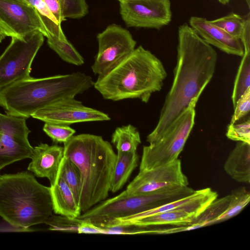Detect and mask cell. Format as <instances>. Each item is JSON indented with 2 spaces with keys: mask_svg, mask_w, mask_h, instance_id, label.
Wrapping results in <instances>:
<instances>
[{
  "mask_svg": "<svg viewBox=\"0 0 250 250\" xmlns=\"http://www.w3.org/2000/svg\"><path fill=\"white\" fill-rule=\"evenodd\" d=\"M246 1V3L248 6V7L250 8V0H245Z\"/></svg>",
  "mask_w": 250,
  "mask_h": 250,
  "instance_id": "36",
  "label": "cell"
},
{
  "mask_svg": "<svg viewBox=\"0 0 250 250\" xmlns=\"http://www.w3.org/2000/svg\"><path fill=\"white\" fill-rule=\"evenodd\" d=\"M63 157V147L41 143L33 147L27 169L38 177L47 178L51 186L56 182Z\"/></svg>",
  "mask_w": 250,
  "mask_h": 250,
  "instance_id": "16",
  "label": "cell"
},
{
  "mask_svg": "<svg viewBox=\"0 0 250 250\" xmlns=\"http://www.w3.org/2000/svg\"><path fill=\"white\" fill-rule=\"evenodd\" d=\"M195 107L189 106L157 140L143 146L139 171L161 166L178 159L194 125Z\"/></svg>",
  "mask_w": 250,
  "mask_h": 250,
  "instance_id": "7",
  "label": "cell"
},
{
  "mask_svg": "<svg viewBox=\"0 0 250 250\" xmlns=\"http://www.w3.org/2000/svg\"><path fill=\"white\" fill-rule=\"evenodd\" d=\"M25 118L0 113V170L15 162L30 158L33 147Z\"/></svg>",
  "mask_w": 250,
  "mask_h": 250,
  "instance_id": "10",
  "label": "cell"
},
{
  "mask_svg": "<svg viewBox=\"0 0 250 250\" xmlns=\"http://www.w3.org/2000/svg\"><path fill=\"white\" fill-rule=\"evenodd\" d=\"M63 144V156L80 173L79 205L82 213L108 197L117 154L110 143L99 135H73Z\"/></svg>",
  "mask_w": 250,
  "mask_h": 250,
  "instance_id": "2",
  "label": "cell"
},
{
  "mask_svg": "<svg viewBox=\"0 0 250 250\" xmlns=\"http://www.w3.org/2000/svg\"><path fill=\"white\" fill-rule=\"evenodd\" d=\"M118 0L119 1H120V0Z\"/></svg>",
  "mask_w": 250,
  "mask_h": 250,
  "instance_id": "37",
  "label": "cell"
},
{
  "mask_svg": "<svg viewBox=\"0 0 250 250\" xmlns=\"http://www.w3.org/2000/svg\"><path fill=\"white\" fill-rule=\"evenodd\" d=\"M78 233L103 234L104 231L102 228L83 221L79 228Z\"/></svg>",
  "mask_w": 250,
  "mask_h": 250,
  "instance_id": "33",
  "label": "cell"
},
{
  "mask_svg": "<svg viewBox=\"0 0 250 250\" xmlns=\"http://www.w3.org/2000/svg\"><path fill=\"white\" fill-rule=\"evenodd\" d=\"M192 192V189L188 186L168 187L137 195H128L124 190L116 196L101 201L78 218L101 227L112 220L157 208Z\"/></svg>",
  "mask_w": 250,
  "mask_h": 250,
  "instance_id": "6",
  "label": "cell"
},
{
  "mask_svg": "<svg viewBox=\"0 0 250 250\" xmlns=\"http://www.w3.org/2000/svg\"><path fill=\"white\" fill-rule=\"evenodd\" d=\"M197 216L182 211H173L154 214L133 219H118L112 220L100 228L117 225L134 224L141 226L190 225Z\"/></svg>",
  "mask_w": 250,
  "mask_h": 250,
  "instance_id": "17",
  "label": "cell"
},
{
  "mask_svg": "<svg viewBox=\"0 0 250 250\" xmlns=\"http://www.w3.org/2000/svg\"><path fill=\"white\" fill-rule=\"evenodd\" d=\"M7 35L5 33V31L1 27L0 25V43L2 42V41L7 37Z\"/></svg>",
  "mask_w": 250,
  "mask_h": 250,
  "instance_id": "34",
  "label": "cell"
},
{
  "mask_svg": "<svg viewBox=\"0 0 250 250\" xmlns=\"http://www.w3.org/2000/svg\"><path fill=\"white\" fill-rule=\"evenodd\" d=\"M120 13L128 27L160 29L171 19L169 0H121Z\"/></svg>",
  "mask_w": 250,
  "mask_h": 250,
  "instance_id": "11",
  "label": "cell"
},
{
  "mask_svg": "<svg viewBox=\"0 0 250 250\" xmlns=\"http://www.w3.org/2000/svg\"><path fill=\"white\" fill-rule=\"evenodd\" d=\"M250 201V194L245 187L235 189L230 194L228 208L214 221V224L221 222L236 216L247 206Z\"/></svg>",
  "mask_w": 250,
  "mask_h": 250,
  "instance_id": "25",
  "label": "cell"
},
{
  "mask_svg": "<svg viewBox=\"0 0 250 250\" xmlns=\"http://www.w3.org/2000/svg\"><path fill=\"white\" fill-rule=\"evenodd\" d=\"M188 185V179L182 169L181 161L177 159L161 166L139 171L125 191L128 195H143L167 187Z\"/></svg>",
  "mask_w": 250,
  "mask_h": 250,
  "instance_id": "13",
  "label": "cell"
},
{
  "mask_svg": "<svg viewBox=\"0 0 250 250\" xmlns=\"http://www.w3.org/2000/svg\"><path fill=\"white\" fill-rule=\"evenodd\" d=\"M234 112L230 124L236 123L247 115L250 109V87L239 98L233 107Z\"/></svg>",
  "mask_w": 250,
  "mask_h": 250,
  "instance_id": "32",
  "label": "cell"
},
{
  "mask_svg": "<svg viewBox=\"0 0 250 250\" xmlns=\"http://www.w3.org/2000/svg\"><path fill=\"white\" fill-rule=\"evenodd\" d=\"M50 188L53 212L56 214L77 218L82 214L72 191L61 177L58 175L55 184Z\"/></svg>",
  "mask_w": 250,
  "mask_h": 250,
  "instance_id": "19",
  "label": "cell"
},
{
  "mask_svg": "<svg viewBox=\"0 0 250 250\" xmlns=\"http://www.w3.org/2000/svg\"><path fill=\"white\" fill-rule=\"evenodd\" d=\"M226 135L231 140L250 144V119L240 124H229Z\"/></svg>",
  "mask_w": 250,
  "mask_h": 250,
  "instance_id": "31",
  "label": "cell"
},
{
  "mask_svg": "<svg viewBox=\"0 0 250 250\" xmlns=\"http://www.w3.org/2000/svg\"><path fill=\"white\" fill-rule=\"evenodd\" d=\"M97 38L98 51L91 69L98 77L113 70L135 49L136 42L130 33L116 24L108 25Z\"/></svg>",
  "mask_w": 250,
  "mask_h": 250,
  "instance_id": "9",
  "label": "cell"
},
{
  "mask_svg": "<svg viewBox=\"0 0 250 250\" xmlns=\"http://www.w3.org/2000/svg\"><path fill=\"white\" fill-rule=\"evenodd\" d=\"M59 23L66 18L78 19L88 13L85 0H43Z\"/></svg>",
  "mask_w": 250,
  "mask_h": 250,
  "instance_id": "21",
  "label": "cell"
},
{
  "mask_svg": "<svg viewBox=\"0 0 250 250\" xmlns=\"http://www.w3.org/2000/svg\"><path fill=\"white\" fill-rule=\"evenodd\" d=\"M47 44L64 62L75 65H82L84 59L68 40H63L49 34L46 37Z\"/></svg>",
  "mask_w": 250,
  "mask_h": 250,
  "instance_id": "23",
  "label": "cell"
},
{
  "mask_svg": "<svg viewBox=\"0 0 250 250\" xmlns=\"http://www.w3.org/2000/svg\"><path fill=\"white\" fill-rule=\"evenodd\" d=\"M225 172L236 182H250V144L238 142L224 166Z\"/></svg>",
  "mask_w": 250,
  "mask_h": 250,
  "instance_id": "18",
  "label": "cell"
},
{
  "mask_svg": "<svg viewBox=\"0 0 250 250\" xmlns=\"http://www.w3.org/2000/svg\"><path fill=\"white\" fill-rule=\"evenodd\" d=\"M229 199L230 195L219 199L216 198L194 220L190 225H194L197 228H199L214 224V221L228 208Z\"/></svg>",
  "mask_w": 250,
  "mask_h": 250,
  "instance_id": "27",
  "label": "cell"
},
{
  "mask_svg": "<svg viewBox=\"0 0 250 250\" xmlns=\"http://www.w3.org/2000/svg\"><path fill=\"white\" fill-rule=\"evenodd\" d=\"M58 175L61 177L69 187L79 205L81 191V178L78 168L69 159L63 156Z\"/></svg>",
  "mask_w": 250,
  "mask_h": 250,
  "instance_id": "26",
  "label": "cell"
},
{
  "mask_svg": "<svg viewBox=\"0 0 250 250\" xmlns=\"http://www.w3.org/2000/svg\"><path fill=\"white\" fill-rule=\"evenodd\" d=\"M0 25L11 37L22 38L37 31L48 35L37 10L20 0H0Z\"/></svg>",
  "mask_w": 250,
  "mask_h": 250,
  "instance_id": "12",
  "label": "cell"
},
{
  "mask_svg": "<svg viewBox=\"0 0 250 250\" xmlns=\"http://www.w3.org/2000/svg\"><path fill=\"white\" fill-rule=\"evenodd\" d=\"M32 117L45 123L68 125L85 122L110 120L108 114L84 106L75 98L55 102L39 110Z\"/></svg>",
  "mask_w": 250,
  "mask_h": 250,
  "instance_id": "14",
  "label": "cell"
},
{
  "mask_svg": "<svg viewBox=\"0 0 250 250\" xmlns=\"http://www.w3.org/2000/svg\"><path fill=\"white\" fill-rule=\"evenodd\" d=\"M235 79L231 100L234 107L250 85V51H244Z\"/></svg>",
  "mask_w": 250,
  "mask_h": 250,
  "instance_id": "24",
  "label": "cell"
},
{
  "mask_svg": "<svg viewBox=\"0 0 250 250\" xmlns=\"http://www.w3.org/2000/svg\"><path fill=\"white\" fill-rule=\"evenodd\" d=\"M189 26L208 44L225 53L242 57L244 46L241 40L230 35L220 27L202 17L192 16Z\"/></svg>",
  "mask_w": 250,
  "mask_h": 250,
  "instance_id": "15",
  "label": "cell"
},
{
  "mask_svg": "<svg viewBox=\"0 0 250 250\" xmlns=\"http://www.w3.org/2000/svg\"><path fill=\"white\" fill-rule=\"evenodd\" d=\"M217 54L189 25L178 28L177 62L172 85L166 96L157 124L146 137L149 144L157 140L190 105L196 106L212 78Z\"/></svg>",
  "mask_w": 250,
  "mask_h": 250,
  "instance_id": "1",
  "label": "cell"
},
{
  "mask_svg": "<svg viewBox=\"0 0 250 250\" xmlns=\"http://www.w3.org/2000/svg\"><path fill=\"white\" fill-rule=\"evenodd\" d=\"M167 73L162 62L139 46L108 74L98 77L93 86L106 100L138 98L146 103L161 90Z\"/></svg>",
  "mask_w": 250,
  "mask_h": 250,
  "instance_id": "3",
  "label": "cell"
},
{
  "mask_svg": "<svg viewBox=\"0 0 250 250\" xmlns=\"http://www.w3.org/2000/svg\"><path fill=\"white\" fill-rule=\"evenodd\" d=\"M139 161V155L137 151H117L110 191L115 193L122 189L138 167Z\"/></svg>",
  "mask_w": 250,
  "mask_h": 250,
  "instance_id": "20",
  "label": "cell"
},
{
  "mask_svg": "<svg viewBox=\"0 0 250 250\" xmlns=\"http://www.w3.org/2000/svg\"><path fill=\"white\" fill-rule=\"evenodd\" d=\"M94 83L90 76L81 72L38 79L31 77L0 90V105L7 114L27 118L55 102L75 98Z\"/></svg>",
  "mask_w": 250,
  "mask_h": 250,
  "instance_id": "4",
  "label": "cell"
},
{
  "mask_svg": "<svg viewBox=\"0 0 250 250\" xmlns=\"http://www.w3.org/2000/svg\"><path fill=\"white\" fill-rule=\"evenodd\" d=\"M111 142L117 151L134 152L137 151L141 140L137 129L128 125L116 128L111 136Z\"/></svg>",
  "mask_w": 250,
  "mask_h": 250,
  "instance_id": "22",
  "label": "cell"
},
{
  "mask_svg": "<svg viewBox=\"0 0 250 250\" xmlns=\"http://www.w3.org/2000/svg\"><path fill=\"white\" fill-rule=\"evenodd\" d=\"M246 18L231 13L223 17L209 21L233 37L241 40L244 32Z\"/></svg>",
  "mask_w": 250,
  "mask_h": 250,
  "instance_id": "28",
  "label": "cell"
},
{
  "mask_svg": "<svg viewBox=\"0 0 250 250\" xmlns=\"http://www.w3.org/2000/svg\"><path fill=\"white\" fill-rule=\"evenodd\" d=\"M11 38L0 56V90L31 77L32 62L44 41L43 34L39 31L22 38Z\"/></svg>",
  "mask_w": 250,
  "mask_h": 250,
  "instance_id": "8",
  "label": "cell"
},
{
  "mask_svg": "<svg viewBox=\"0 0 250 250\" xmlns=\"http://www.w3.org/2000/svg\"><path fill=\"white\" fill-rule=\"evenodd\" d=\"M83 221L79 218H72L61 215L52 214L45 222L48 229L52 231L78 233Z\"/></svg>",
  "mask_w": 250,
  "mask_h": 250,
  "instance_id": "29",
  "label": "cell"
},
{
  "mask_svg": "<svg viewBox=\"0 0 250 250\" xmlns=\"http://www.w3.org/2000/svg\"><path fill=\"white\" fill-rule=\"evenodd\" d=\"M50 188L33 174L22 171L0 175V216L4 221L25 231L45 223L53 214Z\"/></svg>",
  "mask_w": 250,
  "mask_h": 250,
  "instance_id": "5",
  "label": "cell"
},
{
  "mask_svg": "<svg viewBox=\"0 0 250 250\" xmlns=\"http://www.w3.org/2000/svg\"><path fill=\"white\" fill-rule=\"evenodd\" d=\"M43 130L56 143H65L75 133L76 131L68 125L45 123Z\"/></svg>",
  "mask_w": 250,
  "mask_h": 250,
  "instance_id": "30",
  "label": "cell"
},
{
  "mask_svg": "<svg viewBox=\"0 0 250 250\" xmlns=\"http://www.w3.org/2000/svg\"><path fill=\"white\" fill-rule=\"evenodd\" d=\"M219 2L223 4H226L228 3L230 0H218Z\"/></svg>",
  "mask_w": 250,
  "mask_h": 250,
  "instance_id": "35",
  "label": "cell"
}]
</instances>
